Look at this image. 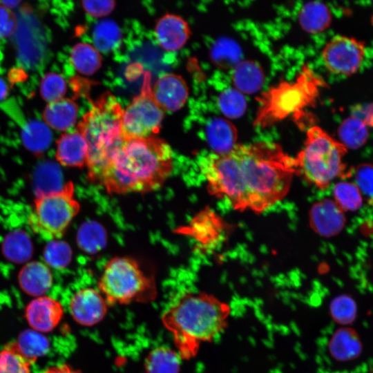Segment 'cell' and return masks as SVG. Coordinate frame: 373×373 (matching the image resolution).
Here are the masks:
<instances>
[{"label": "cell", "instance_id": "obj_37", "mask_svg": "<svg viewBox=\"0 0 373 373\" xmlns=\"http://www.w3.org/2000/svg\"><path fill=\"white\" fill-rule=\"evenodd\" d=\"M66 90V80L59 74L48 73L41 81L40 93L46 101L52 102L62 99Z\"/></svg>", "mask_w": 373, "mask_h": 373}, {"label": "cell", "instance_id": "obj_26", "mask_svg": "<svg viewBox=\"0 0 373 373\" xmlns=\"http://www.w3.org/2000/svg\"><path fill=\"white\" fill-rule=\"evenodd\" d=\"M21 138L28 149L39 154L48 148L52 137L46 124L33 119L22 124Z\"/></svg>", "mask_w": 373, "mask_h": 373}, {"label": "cell", "instance_id": "obj_39", "mask_svg": "<svg viewBox=\"0 0 373 373\" xmlns=\"http://www.w3.org/2000/svg\"><path fill=\"white\" fill-rule=\"evenodd\" d=\"M6 254L11 259L21 261L30 255V244L28 238L22 233L10 235L5 245Z\"/></svg>", "mask_w": 373, "mask_h": 373}, {"label": "cell", "instance_id": "obj_42", "mask_svg": "<svg viewBox=\"0 0 373 373\" xmlns=\"http://www.w3.org/2000/svg\"><path fill=\"white\" fill-rule=\"evenodd\" d=\"M17 25V17L0 4V38L13 35Z\"/></svg>", "mask_w": 373, "mask_h": 373}, {"label": "cell", "instance_id": "obj_40", "mask_svg": "<svg viewBox=\"0 0 373 373\" xmlns=\"http://www.w3.org/2000/svg\"><path fill=\"white\" fill-rule=\"evenodd\" d=\"M70 255V250L67 245L59 242L49 244L44 252L46 262L55 267L66 265L69 261Z\"/></svg>", "mask_w": 373, "mask_h": 373}, {"label": "cell", "instance_id": "obj_48", "mask_svg": "<svg viewBox=\"0 0 373 373\" xmlns=\"http://www.w3.org/2000/svg\"><path fill=\"white\" fill-rule=\"evenodd\" d=\"M1 59H2V54H1V51L0 48V63H1Z\"/></svg>", "mask_w": 373, "mask_h": 373}, {"label": "cell", "instance_id": "obj_13", "mask_svg": "<svg viewBox=\"0 0 373 373\" xmlns=\"http://www.w3.org/2000/svg\"><path fill=\"white\" fill-rule=\"evenodd\" d=\"M107 307L104 296L93 288L78 291L70 303L73 319L84 326H92L101 321L106 314Z\"/></svg>", "mask_w": 373, "mask_h": 373}, {"label": "cell", "instance_id": "obj_12", "mask_svg": "<svg viewBox=\"0 0 373 373\" xmlns=\"http://www.w3.org/2000/svg\"><path fill=\"white\" fill-rule=\"evenodd\" d=\"M365 52L364 42L353 37L336 35L323 48L322 58L331 73L350 75L361 67Z\"/></svg>", "mask_w": 373, "mask_h": 373}, {"label": "cell", "instance_id": "obj_6", "mask_svg": "<svg viewBox=\"0 0 373 373\" xmlns=\"http://www.w3.org/2000/svg\"><path fill=\"white\" fill-rule=\"evenodd\" d=\"M347 149L319 126L306 133L303 149L294 157L297 173L320 189H327L345 171L343 157Z\"/></svg>", "mask_w": 373, "mask_h": 373}, {"label": "cell", "instance_id": "obj_19", "mask_svg": "<svg viewBox=\"0 0 373 373\" xmlns=\"http://www.w3.org/2000/svg\"><path fill=\"white\" fill-rule=\"evenodd\" d=\"M328 350L333 358L338 361H350L357 358L363 350V344L356 331L343 327L336 330L331 336Z\"/></svg>", "mask_w": 373, "mask_h": 373}, {"label": "cell", "instance_id": "obj_11", "mask_svg": "<svg viewBox=\"0 0 373 373\" xmlns=\"http://www.w3.org/2000/svg\"><path fill=\"white\" fill-rule=\"evenodd\" d=\"M164 111L153 100L151 91L134 97L123 109L122 130L124 139L144 138L160 131Z\"/></svg>", "mask_w": 373, "mask_h": 373}, {"label": "cell", "instance_id": "obj_4", "mask_svg": "<svg viewBox=\"0 0 373 373\" xmlns=\"http://www.w3.org/2000/svg\"><path fill=\"white\" fill-rule=\"evenodd\" d=\"M123 109L110 93L102 94L82 117L77 129L88 146L86 166L93 181L125 142L122 130Z\"/></svg>", "mask_w": 373, "mask_h": 373}, {"label": "cell", "instance_id": "obj_16", "mask_svg": "<svg viewBox=\"0 0 373 373\" xmlns=\"http://www.w3.org/2000/svg\"><path fill=\"white\" fill-rule=\"evenodd\" d=\"M64 314L61 305L56 300L40 296L32 300L26 309L28 324L37 331L47 332L52 330Z\"/></svg>", "mask_w": 373, "mask_h": 373}, {"label": "cell", "instance_id": "obj_20", "mask_svg": "<svg viewBox=\"0 0 373 373\" xmlns=\"http://www.w3.org/2000/svg\"><path fill=\"white\" fill-rule=\"evenodd\" d=\"M193 228L199 241L209 247H215L226 238L229 227L216 212L207 210L194 220Z\"/></svg>", "mask_w": 373, "mask_h": 373}, {"label": "cell", "instance_id": "obj_36", "mask_svg": "<svg viewBox=\"0 0 373 373\" xmlns=\"http://www.w3.org/2000/svg\"><path fill=\"white\" fill-rule=\"evenodd\" d=\"M329 312L336 323L343 325H350L357 316L356 303L350 296L341 294L332 300Z\"/></svg>", "mask_w": 373, "mask_h": 373}, {"label": "cell", "instance_id": "obj_10", "mask_svg": "<svg viewBox=\"0 0 373 373\" xmlns=\"http://www.w3.org/2000/svg\"><path fill=\"white\" fill-rule=\"evenodd\" d=\"M17 19L13 40L18 59L27 69H39L44 65L47 56L44 29L28 6L21 7Z\"/></svg>", "mask_w": 373, "mask_h": 373}, {"label": "cell", "instance_id": "obj_24", "mask_svg": "<svg viewBox=\"0 0 373 373\" xmlns=\"http://www.w3.org/2000/svg\"><path fill=\"white\" fill-rule=\"evenodd\" d=\"M329 8L320 1L305 3L298 13V23L307 33L318 34L325 30L332 23Z\"/></svg>", "mask_w": 373, "mask_h": 373}, {"label": "cell", "instance_id": "obj_25", "mask_svg": "<svg viewBox=\"0 0 373 373\" xmlns=\"http://www.w3.org/2000/svg\"><path fill=\"white\" fill-rule=\"evenodd\" d=\"M234 88L242 94L256 93L264 82L260 66L253 61H240L234 68L231 76Z\"/></svg>", "mask_w": 373, "mask_h": 373}, {"label": "cell", "instance_id": "obj_30", "mask_svg": "<svg viewBox=\"0 0 373 373\" xmlns=\"http://www.w3.org/2000/svg\"><path fill=\"white\" fill-rule=\"evenodd\" d=\"M94 46L99 51L114 50L121 40V31L117 24L110 19L98 22L93 30Z\"/></svg>", "mask_w": 373, "mask_h": 373}, {"label": "cell", "instance_id": "obj_15", "mask_svg": "<svg viewBox=\"0 0 373 373\" xmlns=\"http://www.w3.org/2000/svg\"><path fill=\"white\" fill-rule=\"evenodd\" d=\"M155 103L164 111L180 109L188 97V87L182 77L175 74L161 76L151 90Z\"/></svg>", "mask_w": 373, "mask_h": 373}, {"label": "cell", "instance_id": "obj_43", "mask_svg": "<svg viewBox=\"0 0 373 373\" xmlns=\"http://www.w3.org/2000/svg\"><path fill=\"white\" fill-rule=\"evenodd\" d=\"M42 373H80L67 365H59L48 367Z\"/></svg>", "mask_w": 373, "mask_h": 373}, {"label": "cell", "instance_id": "obj_31", "mask_svg": "<svg viewBox=\"0 0 373 373\" xmlns=\"http://www.w3.org/2000/svg\"><path fill=\"white\" fill-rule=\"evenodd\" d=\"M210 55L213 63L220 68H234L241 61V50L237 43L230 39L217 40Z\"/></svg>", "mask_w": 373, "mask_h": 373}, {"label": "cell", "instance_id": "obj_34", "mask_svg": "<svg viewBox=\"0 0 373 373\" xmlns=\"http://www.w3.org/2000/svg\"><path fill=\"white\" fill-rule=\"evenodd\" d=\"M32 364L20 353L15 343L0 351V373H30Z\"/></svg>", "mask_w": 373, "mask_h": 373}, {"label": "cell", "instance_id": "obj_27", "mask_svg": "<svg viewBox=\"0 0 373 373\" xmlns=\"http://www.w3.org/2000/svg\"><path fill=\"white\" fill-rule=\"evenodd\" d=\"M338 135L339 142L347 149H358L363 146L368 139V127L363 119L352 115L340 124Z\"/></svg>", "mask_w": 373, "mask_h": 373}, {"label": "cell", "instance_id": "obj_21", "mask_svg": "<svg viewBox=\"0 0 373 373\" xmlns=\"http://www.w3.org/2000/svg\"><path fill=\"white\" fill-rule=\"evenodd\" d=\"M206 135L209 146L216 153H227L237 145V130L224 118L211 119L207 124Z\"/></svg>", "mask_w": 373, "mask_h": 373}, {"label": "cell", "instance_id": "obj_22", "mask_svg": "<svg viewBox=\"0 0 373 373\" xmlns=\"http://www.w3.org/2000/svg\"><path fill=\"white\" fill-rule=\"evenodd\" d=\"M21 289L31 296H41L52 284V275L49 269L40 262H31L26 265L19 275Z\"/></svg>", "mask_w": 373, "mask_h": 373}, {"label": "cell", "instance_id": "obj_2", "mask_svg": "<svg viewBox=\"0 0 373 373\" xmlns=\"http://www.w3.org/2000/svg\"><path fill=\"white\" fill-rule=\"evenodd\" d=\"M239 163V179L245 209L260 213L289 192L298 175L294 157L276 143L237 144L233 149Z\"/></svg>", "mask_w": 373, "mask_h": 373}, {"label": "cell", "instance_id": "obj_44", "mask_svg": "<svg viewBox=\"0 0 373 373\" xmlns=\"http://www.w3.org/2000/svg\"><path fill=\"white\" fill-rule=\"evenodd\" d=\"M26 77L27 75L23 70L22 68H13L9 73V78L12 84L22 82L26 79Z\"/></svg>", "mask_w": 373, "mask_h": 373}, {"label": "cell", "instance_id": "obj_28", "mask_svg": "<svg viewBox=\"0 0 373 373\" xmlns=\"http://www.w3.org/2000/svg\"><path fill=\"white\" fill-rule=\"evenodd\" d=\"M70 61L80 73L90 75L97 72L102 65L99 50L90 44H77L71 50Z\"/></svg>", "mask_w": 373, "mask_h": 373}, {"label": "cell", "instance_id": "obj_14", "mask_svg": "<svg viewBox=\"0 0 373 373\" xmlns=\"http://www.w3.org/2000/svg\"><path fill=\"white\" fill-rule=\"evenodd\" d=\"M309 220L313 231L325 238L338 234L346 222L344 211L330 198L321 200L312 206Z\"/></svg>", "mask_w": 373, "mask_h": 373}, {"label": "cell", "instance_id": "obj_45", "mask_svg": "<svg viewBox=\"0 0 373 373\" xmlns=\"http://www.w3.org/2000/svg\"><path fill=\"white\" fill-rule=\"evenodd\" d=\"M364 111L361 115L356 116L363 119L367 126L373 128V105L367 106Z\"/></svg>", "mask_w": 373, "mask_h": 373}, {"label": "cell", "instance_id": "obj_18", "mask_svg": "<svg viewBox=\"0 0 373 373\" xmlns=\"http://www.w3.org/2000/svg\"><path fill=\"white\" fill-rule=\"evenodd\" d=\"M88 146L82 133L76 129L61 135L57 142L56 158L62 165L70 167L86 166Z\"/></svg>", "mask_w": 373, "mask_h": 373}, {"label": "cell", "instance_id": "obj_17", "mask_svg": "<svg viewBox=\"0 0 373 373\" xmlns=\"http://www.w3.org/2000/svg\"><path fill=\"white\" fill-rule=\"evenodd\" d=\"M155 33L162 48L174 51L184 46L190 37L191 30L184 19L176 15L166 14L157 21Z\"/></svg>", "mask_w": 373, "mask_h": 373}, {"label": "cell", "instance_id": "obj_29", "mask_svg": "<svg viewBox=\"0 0 373 373\" xmlns=\"http://www.w3.org/2000/svg\"><path fill=\"white\" fill-rule=\"evenodd\" d=\"M180 356L168 347L153 350L146 356L144 367L146 373H178Z\"/></svg>", "mask_w": 373, "mask_h": 373}, {"label": "cell", "instance_id": "obj_9", "mask_svg": "<svg viewBox=\"0 0 373 373\" xmlns=\"http://www.w3.org/2000/svg\"><path fill=\"white\" fill-rule=\"evenodd\" d=\"M199 167L210 194L228 200L236 210L245 211L239 180V164L233 149L227 153L213 152L204 156L200 161Z\"/></svg>", "mask_w": 373, "mask_h": 373}, {"label": "cell", "instance_id": "obj_38", "mask_svg": "<svg viewBox=\"0 0 373 373\" xmlns=\"http://www.w3.org/2000/svg\"><path fill=\"white\" fill-rule=\"evenodd\" d=\"M354 179L362 195L373 204V164L358 165L354 171Z\"/></svg>", "mask_w": 373, "mask_h": 373}, {"label": "cell", "instance_id": "obj_5", "mask_svg": "<svg viewBox=\"0 0 373 373\" xmlns=\"http://www.w3.org/2000/svg\"><path fill=\"white\" fill-rule=\"evenodd\" d=\"M325 86L309 66H304L294 80L282 82L262 94L254 124L267 127L301 113L314 104Z\"/></svg>", "mask_w": 373, "mask_h": 373}, {"label": "cell", "instance_id": "obj_33", "mask_svg": "<svg viewBox=\"0 0 373 373\" xmlns=\"http://www.w3.org/2000/svg\"><path fill=\"white\" fill-rule=\"evenodd\" d=\"M333 197L337 205L345 211H354L363 204V195L355 183L341 181L333 187Z\"/></svg>", "mask_w": 373, "mask_h": 373}, {"label": "cell", "instance_id": "obj_32", "mask_svg": "<svg viewBox=\"0 0 373 373\" xmlns=\"http://www.w3.org/2000/svg\"><path fill=\"white\" fill-rule=\"evenodd\" d=\"M15 344L20 353L32 363L38 357L44 355L49 348L48 339L32 330L22 332Z\"/></svg>", "mask_w": 373, "mask_h": 373}, {"label": "cell", "instance_id": "obj_7", "mask_svg": "<svg viewBox=\"0 0 373 373\" xmlns=\"http://www.w3.org/2000/svg\"><path fill=\"white\" fill-rule=\"evenodd\" d=\"M98 289L108 305L146 303L156 294L154 280L128 256L115 257L106 263Z\"/></svg>", "mask_w": 373, "mask_h": 373}, {"label": "cell", "instance_id": "obj_41", "mask_svg": "<svg viewBox=\"0 0 373 373\" xmlns=\"http://www.w3.org/2000/svg\"><path fill=\"white\" fill-rule=\"evenodd\" d=\"M84 9L93 17H102L110 14L115 8V2L112 0L84 1Z\"/></svg>", "mask_w": 373, "mask_h": 373}, {"label": "cell", "instance_id": "obj_23", "mask_svg": "<svg viewBox=\"0 0 373 373\" xmlns=\"http://www.w3.org/2000/svg\"><path fill=\"white\" fill-rule=\"evenodd\" d=\"M78 113L77 104L70 99L50 102L45 108L43 118L51 128L64 131L70 128L76 122Z\"/></svg>", "mask_w": 373, "mask_h": 373}, {"label": "cell", "instance_id": "obj_3", "mask_svg": "<svg viewBox=\"0 0 373 373\" xmlns=\"http://www.w3.org/2000/svg\"><path fill=\"white\" fill-rule=\"evenodd\" d=\"M229 304L205 292H188L164 312L162 321L173 336L181 358L195 356L203 343L213 341L227 327Z\"/></svg>", "mask_w": 373, "mask_h": 373}, {"label": "cell", "instance_id": "obj_46", "mask_svg": "<svg viewBox=\"0 0 373 373\" xmlns=\"http://www.w3.org/2000/svg\"><path fill=\"white\" fill-rule=\"evenodd\" d=\"M8 91V88L6 82L0 77V100L3 99L6 97Z\"/></svg>", "mask_w": 373, "mask_h": 373}, {"label": "cell", "instance_id": "obj_47", "mask_svg": "<svg viewBox=\"0 0 373 373\" xmlns=\"http://www.w3.org/2000/svg\"><path fill=\"white\" fill-rule=\"evenodd\" d=\"M21 1H1L0 3L3 6L6 7L8 9L17 8L20 3Z\"/></svg>", "mask_w": 373, "mask_h": 373}, {"label": "cell", "instance_id": "obj_35", "mask_svg": "<svg viewBox=\"0 0 373 373\" xmlns=\"http://www.w3.org/2000/svg\"><path fill=\"white\" fill-rule=\"evenodd\" d=\"M218 102L221 112L230 119L241 117L246 110L245 96L235 88L224 90L220 94Z\"/></svg>", "mask_w": 373, "mask_h": 373}, {"label": "cell", "instance_id": "obj_1", "mask_svg": "<svg viewBox=\"0 0 373 373\" xmlns=\"http://www.w3.org/2000/svg\"><path fill=\"white\" fill-rule=\"evenodd\" d=\"M173 169V153L152 135L126 140L93 182L110 193H145L160 187Z\"/></svg>", "mask_w": 373, "mask_h": 373}, {"label": "cell", "instance_id": "obj_8", "mask_svg": "<svg viewBox=\"0 0 373 373\" xmlns=\"http://www.w3.org/2000/svg\"><path fill=\"white\" fill-rule=\"evenodd\" d=\"M79 211L71 182L57 191L39 195L29 216L32 229L46 239L61 236Z\"/></svg>", "mask_w": 373, "mask_h": 373}]
</instances>
